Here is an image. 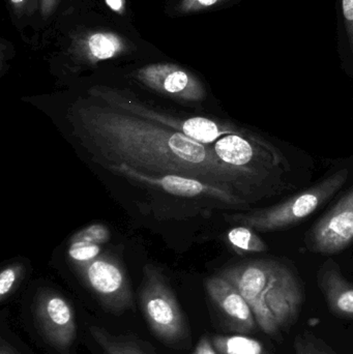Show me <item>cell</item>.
<instances>
[{"label":"cell","mask_w":353,"mask_h":354,"mask_svg":"<svg viewBox=\"0 0 353 354\" xmlns=\"http://www.w3.org/2000/svg\"><path fill=\"white\" fill-rule=\"evenodd\" d=\"M126 50L122 37L112 32H95L89 35L85 45V52L91 62L111 59Z\"/></svg>","instance_id":"9a60e30c"},{"label":"cell","mask_w":353,"mask_h":354,"mask_svg":"<svg viewBox=\"0 0 353 354\" xmlns=\"http://www.w3.org/2000/svg\"><path fill=\"white\" fill-rule=\"evenodd\" d=\"M348 174L350 172L347 169L340 170L314 187L292 196L283 203L257 209L250 214H236L230 218L242 226L261 232L287 228L314 214L345 185Z\"/></svg>","instance_id":"3957f363"},{"label":"cell","mask_w":353,"mask_h":354,"mask_svg":"<svg viewBox=\"0 0 353 354\" xmlns=\"http://www.w3.org/2000/svg\"><path fill=\"white\" fill-rule=\"evenodd\" d=\"M79 270L88 286L107 307L120 310L128 306L130 285L124 268L115 259L99 256Z\"/></svg>","instance_id":"30bf717a"},{"label":"cell","mask_w":353,"mask_h":354,"mask_svg":"<svg viewBox=\"0 0 353 354\" xmlns=\"http://www.w3.org/2000/svg\"><path fill=\"white\" fill-rule=\"evenodd\" d=\"M230 245L236 253L245 255L248 253H263L267 250V243L255 232L254 229L246 226L236 227L227 234Z\"/></svg>","instance_id":"e0dca14e"},{"label":"cell","mask_w":353,"mask_h":354,"mask_svg":"<svg viewBox=\"0 0 353 354\" xmlns=\"http://www.w3.org/2000/svg\"><path fill=\"white\" fill-rule=\"evenodd\" d=\"M318 284L336 315L353 318V285L333 260L325 262L318 272Z\"/></svg>","instance_id":"4fadbf2b"},{"label":"cell","mask_w":353,"mask_h":354,"mask_svg":"<svg viewBox=\"0 0 353 354\" xmlns=\"http://www.w3.org/2000/svg\"><path fill=\"white\" fill-rule=\"evenodd\" d=\"M108 169L142 185L162 189L171 195L187 198H211L230 205L245 204V200L240 196L193 177L176 176V174L161 176H147L126 165L108 166Z\"/></svg>","instance_id":"ba28073f"},{"label":"cell","mask_w":353,"mask_h":354,"mask_svg":"<svg viewBox=\"0 0 353 354\" xmlns=\"http://www.w3.org/2000/svg\"><path fill=\"white\" fill-rule=\"evenodd\" d=\"M70 122L82 145L108 166L126 165L147 176L193 177L238 196L261 179L224 163L213 145L107 104L76 106Z\"/></svg>","instance_id":"6da1fadb"},{"label":"cell","mask_w":353,"mask_h":354,"mask_svg":"<svg viewBox=\"0 0 353 354\" xmlns=\"http://www.w3.org/2000/svg\"><path fill=\"white\" fill-rule=\"evenodd\" d=\"M136 77L149 88L180 101L200 102L207 95L202 83L176 64H151L138 70Z\"/></svg>","instance_id":"8fae6325"},{"label":"cell","mask_w":353,"mask_h":354,"mask_svg":"<svg viewBox=\"0 0 353 354\" xmlns=\"http://www.w3.org/2000/svg\"><path fill=\"white\" fill-rule=\"evenodd\" d=\"M294 349L296 354H336L329 345L309 332L296 337Z\"/></svg>","instance_id":"d6986e66"},{"label":"cell","mask_w":353,"mask_h":354,"mask_svg":"<svg viewBox=\"0 0 353 354\" xmlns=\"http://www.w3.org/2000/svg\"><path fill=\"white\" fill-rule=\"evenodd\" d=\"M39 330L48 342L58 351H66L77 337L76 315L61 295L47 291L39 295L35 307Z\"/></svg>","instance_id":"9c48e42d"},{"label":"cell","mask_w":353,"mask_h":354,"mask_svg":"<svg viewBox=\"0 0 353 354\" xmlns=\"http://www.w3.org/2000/svg\"><path fill=\"white\" fill-rule=\"evenodd\" d=\"M106 4L116 12H124L126 8V0H105Z\"/></svg>","instance_id":"d4e9b609"},{"label":"cell","mask_w":353,"mask_h":354,"mask_svg":"<svg viewBox=\"0 0 353 354\" xmlns=\"http://www.w3.org/2000/svg\"><path fill=\"white\" fill-rule=\"evenodd\" d=\"M352 243L353 187L315 224L307 236V245L315 253L332 255Z\"/></svg>","instance_id":"8992f818"},{"label":"cell","mask_w":353,"mask_h":354,"mask_svg":"<svg viewBox=\"0 0 353 354\" xmlns=\"http://www.w3.org/2000/svg\"><path fill=\"white\" fill-rule=\"evenodd\" d=\"M224 0H182L178 10L182 12H197L205 10L211 6H217Z\"/></svg>","instance_id":"44dd1931"},{"label":"cell","mask_w":353,"mask_h":354,"mask_svg":"<svg viewBox=\"0 0 353 354\" xmlns=\"http://www.w3.org/2000/svg\"><path fill=\"white\" fill-rule=\"evenodd\" d=\"M220 276L231 283L246 299L263 333L277 335L294 324L304 295L294 272L279 262L255 260L230 266Z\"/></svg>","instance_id":"7a4b0ae2"},{"label":"cell","mask_w":353,"mask_h":354,"mask_svg":"<svg viewBox=\"0 0 353 354\" xmlns=\"http://www.w3.org/2000/svg\"><path fill=\"white\" fill-rule=\"evenodd\" d=\"M58 0H41V12L45 17L49 16L53 12Z\"/></svg>","instance_id":"cb8c5ba5"},{"label":"cell","mask_w":353,"mask_h":354,"mask_svg":"<svg viewBox=\"0 0 353 354\" xmlns=\"http://www.w3.org/2000/svg\"><path fill=\"white\" fill-rule=\"evenodd\" d=\"M90 334L105 354H146L135 343L113 336L104 328L93 326Z\"/></svg>","instance_id":"ac0fdd59"},{"label":"cell","mask_w":353,"mask_h":354,"mask_svg":"<svg viewBox=\"0 0 353 354\" xmlns=\"http://www.w3.org/2000/svg\"><path fill=\"white\" fill-rule=\"evenodd\" d=\"M140 304L151 332L159 340L175 345L187 338L188 328L180 304L171 287L155 266H145Z\"/></svg>","instance_id":"277c9868"},{"label":"cell","mask_w":353,"mask_h":354,"mask_svg":"<svg viewBox=\"0 0 353 354\" xmlns=\"http://www.w3.org/2000/svg\"><path fill=\"white\" fill-rule=\"evenodd\" d=\"M25 2H26V0H10V3L12 4V6H14L16 10L22 8L23 6H24Z\"/></svg>","instance_id":"4316f807"},{"label":"cell","mask_w":353,"mask_h":354,"mask_svg":"<svg viewBox=\"0 0 353 354\" xmlns=\"http://www.w3.org/2000/svg\"><path fill=\"white\" fill-rule=\"evenodd\" d=\"M0 354H17V353H15V351H12V349L10 348V346H8V345L6 344V342H4V341H2L1 348H0Z\"/></svg>","instance_id":"484cf974"},{"label":"cell","mask_w":353,"mask_h":354,"mask_svg":"<svg viewBox=\"0 0 353 354\" xmlns=\"http://www.w3.org/2000/svg\"><path fill=\"white\" fill-rule=\"evenodd\" d=\"M218 157L228 165L267 176L269 167L278 165V153L263 139L253 135H227L213 145Z\"/></svg>","instance_id":"52a82bcc"},{"label":"cell","mask_w":353,"mask_h":354,"mask_svg":"<svg viewBox=\"0 0 353 354\" xmlns=\"http://www.w3.org/2000/svg\"><path fill=\"white\" fill-rule=\"evenodd\" d=\"M193 354H218V353L213 347L211 339L203 337L196 345V348Z\"/></svg>","instance_id":"603a6c76"},{"label":"cell","mask_w":353,"mask_h":354,"mask_svg":"<svg viewBox=\"0 0 353 354\" xmlns=\"http://www.w3.org/2000/svg\"><path fill=\"white\" fill-rule=\"evenodd\" d=\"M107 227L101 224L90 225L78 231L70 241L68 256L79 268L99 257L102 247L109 241Z\"/></svg>","instance_id":"5bb4252c"},{"label":"cell","mask_w":353,"mask_h":354,"mask_svg":"<svg viewBox=\"0 0 353 354\" xmlns=\"http://www.w3.org/2000/svg\"><path fill=\"white\" fill-rule=\"evenodd\" d=\"M205 288L232 330L250 333L256 328V319L250 305L231 283L218 274L207 279Z\"/></svg>","instance_id":"7c38bea8"},{"label":"cell","mask_w":353,"mask_h":354,"mask_svg":"<svg viewBox=\"0 0 353 354\" xmlns=\"http://www.w3.org/2000/svg\"><path fill=\"white\" fill-rule=\"evenodd\" d=\"M22 268L20 266H8L0 274V299L4 301L10 295L20 278Z\"/></svg>","instance_id":"ffe728a7"},{"label":"cell","mask_w":353,"mask_h":354,"mask_svg":"<svg viewBox=\"0 0 353 354\" xmlns=\"http://www.w3.org/2000/svg\"><path fill=\"white\" fill-rule=\"evenodd\" d=\"M342 12L350 46L353 49V0H342Z\"/></svg>","instance_id":"7402d4cb"},{"label":"cell","mask_w":353,"mask_h":354,"mask_svg":"<svg viewBox=\"0 0 353 354\" xmlns=\"http://www.w3.org/2000/svg\"><path fill=\"white\" fill-rule=\"evenodd\" d=\"M93 93L95 97H99L107 105L124 110L144 120H151L175 132L182 133L189 138L202 145H213L216 141L227 135L247 134V131L240 130L238 127L228 122H218L209 118H199V116L182 120L163 112L155 111L116 91L99 89V91H93Z\"/></svg>","instance_id":"5b68a950"},{"label":"cell","mask_w":353,"mask_h":354,"mask_svg":"<svg viewBox=\"0 0 353 354\" xmlns=\"http://www.w3.org/2000/svg\"><path fill=\"white\" fill-rule=\"evenodd\" d=\"M211 340L220 354H265L263 343L242 335L213 336Z\"/></svg>","instance_id":"2e32d148"}]
</instances>
